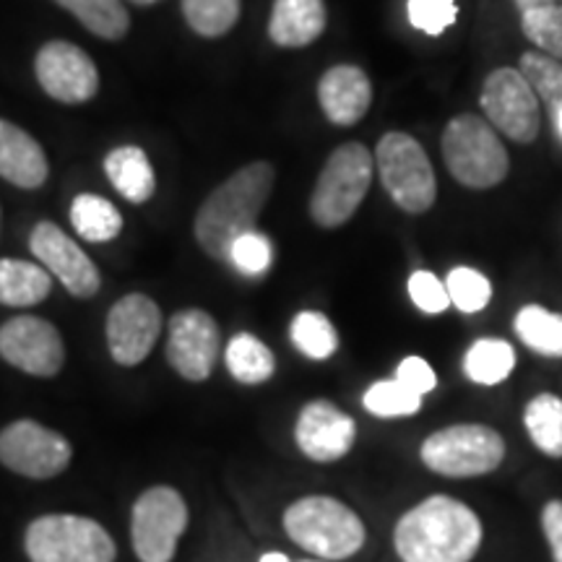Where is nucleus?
<instances>
[{"label": "nucleus", "mask_w": 562, "mask_h": 562, "mask_svg": "<svg viewBox=\"0 0 562 562\" xmlns=\"http://www.w3.org/2000/svg\"><path fill=\"white\" fill-rule=\"evenodd\" d=\"M188 526V508L178 490L151 487L133 503L131 539L140 562H172Z\"/></svg>", "instance_id": "nucleus-9"}, {"label": "nucleus", "mask_w": 562, "mask_h": 562, "mask_svg": "<svg viewBox=\"0 0 562 562\" xmlns=\"http://www.w3.org/2000/svg\"><path fill=\"white\" fill-rule=\"evenodd\" d=\"M318 102L323 115L334 125L349 128L368 115L372 104V83L362 68L334 66L321 76Z\"/></svg>", "instance_id": "nucleus-18"}, {"label": "nucleus", "mask_w": 562, "mask_h": 562, "mask_svg": "<svg viewBox=\"0 0 562 562\" xmlns=\"http://www.w3.org/2000/svg\"><path fill=\"white\" fill-rule=\"evenodd\" d=\"M307 562H318V560H307Z\"/></svg>", "instance_id": "nucleus-44"}, {"label": "nucleus", "mask_w": 562, "mask_h": 562, "mask_svg": "<svg viewBox=\"0 0 562 562\" xmlns=\"http://www.w3.org/2000/svg\"><path fill=\"white\" fill-rule=\"evenodd\" d=\"M364 409L375 417L391 419V417H409L417 414L422 406V396L406 389L402 381H378L372 383L362 398Z\"/></svg>", "instance_id": "nucleus-32"}, {"label": "nucleus", "mask_w": 562, "mask_h": 562, "mask_svg": "<svg viewBox=\"0 0 562 562\" xmlns=\"http://www.w3.org/2000/svg\"><path fill=\"white\" fill-rule=\"evenodd\" d=\"M550 3H554V0H516V5L521 9V13L531 11V9H539V5H550Z\"/></svg>", "instance_id": "nucleus-40"}, {"label": "nucleus", "mask_w": 562, "mask_h": 562, "mask_svg": "<svg viewBox=\"0 0 562 562\" xmlns=\"http://www.w3.org/2000/svg\"><path fill=\"white\" fill-rule=\"evenodd\" d=\"M0 357L26 375L53 378L66 362L60 331L37 315H16L0 328Z\"/></svg>", "instance_id": "nucleus-13"}, {"label": "nucleus", "mask_w": 562, "mask_h": 562, "mask_svg": "<svg viewBox=\"0 0 562 562\" xmlns=\"http://www.w3.org/2000/svg\"><path fill=\"white\" fill-rule=\"evenodd\" d=\"M355 419L326 398H315V402L302 406L297 427H294L300 451L318 463L344 459L355 446Z\"/></svg>", "instance_id": "nucleus-17"}, {"label": "nucleus", "mask_w": 562, "mask_h": 562, "mask_svg": "<svg viewBox=\"0 0 562 562\" xmlns=\"http://www.w3.org/2000/svg\"><path fill=\"white\" fill-rule=\"evenodd\" d=\"M521 30L539 50L554 60H562V3L539 5L521 13Z\"/></svg>", "instance_id": "nucleus-33"}, {"label": "nucleus", "mask_w": 562, "mask_h": 562, "mask_svg": "<svg viewBox=\"0 0 562 562\" xmlns=\"http://www.w3.org/2000/svg\"><path fill=\"white\" fill-rule=\"evenodd\" d=\"M47 175H50V165L40 140H34L19 125L0 121V178L34 191L45 186Z\"/></svg>", "instance_id": "nucleus-19"}, {"label": "nucleus", "mask_w": 562, "mask_h": 562, "mask_svg": "<svg viewBox=\"0 0 562 562\" xmlns=\"http://www.w3.org/2000/svg\"><path fill=\"white\" fill-rule=\"evenodd\" d=\"M554 128H558V133H560V138H562V112L558 117H554Z\"/></svg>", "instance_id": "nucleus-42"}, {"label": "nucleus", "mask_w": 562, "mask_h": 562, "mask_svg": "<svg viewBox=\"0 0 562 562\" xmlns=\"http://www.w3.org/2000/svg\"><path fill=\"white\" fill-rule=\"evenodd\" d=\"M104 175L117 193L131 203H146L157 191V175L138 146H117L104 159Z\"/></svg>", "instance_id": "nucleus-21"}, {"label": "nucleus", "mask_w": 562, "mask_h": 562, "mask_svg": "<svg viewBox=\"0 0 562 562\" xmlns=\"http://www.w3.org/2000/svg\"><path fill=\"white\" fill-rule=\"evenodd\" d=\"M34 74L45 94L63 104H83L100 91V70L79 45L53 40L40 47L34 58Z\"/></svg>", "instance_id": "nucleus-12"}, {"label": "nucleus", "mask_w": 562, "mask_h": 562, "mask_svg": "<svg viewBox=\"0 0 562 562\" xmlns=\"http://www.w3.org/2000/svg\"><path fill=\"white\" fill-rule=\"evenodd\" d=\"M30 250L74 297H94L97 290H100L102 279L94 261H91L87 252L76 245L74 237H68L58 224L40 222L32 229Z\"/></svg>", "instance_id": "nucleus-16"}, {"label": "nucleus", "mask_w": 562, "mask_h": 562, "mask_svg": "<svg viewBox=\"0 0 562 562\" xmlns=\"http://www.w3.org/2000/svg\"><path fill=\"white\" fill-rule=\"evenodd\" d=\"M53 290V277L45 266L0 258V305L32 307L40 305Z\"/></svg>", "instance_id": "nucleus-22"}, {"label": "nucleus", "mask_w": 562, "mask_h": 562, "mask_svg": "<svg viewBox=\"0 0 562 562\" xmlns=\"http://www.w3.org/2000/svg\"><path fill=\"white\" fill-rule=\"evenodd\" d=\"M290 336L294 347L311 360H328L339 349V334H336L334 323L315 311H302L294 315Z\"/></svg>", "instance_id": "nucleus-30"}, {"label": "nucleus", "mask_w": 562, "mask_h": 562, "mask_svg": "<svg viewBox=\"0 0 562 562\" xmlns=\"http://www.w3.org/2000/svg\"><path fill=\"white\" fill-rule=\"evenodd\" d=\"M131 3H136V5H151V3H159V0H131Z\"/></svg>", "instance_id": "nucleus-43"}, {"label": "nucleus", "mask_w": 562, "mask_h": 562, "mask_svg": "<svg viewBox=\"0 0 562 562\" xmlns=\"http://www.w3.org/2000/svg\"><path fill=\"white\" fill-rule=\"evenodd\" d=\"M229 261L245 273H263L271 263V243L261 232H248L237 237L229 250Z\"/></svg>", "instance_id": "nucleus-36"}, {"label": "nucleus", "mask_w": 562, "mask_h": 562, "mask_svg": "<svg viewBox=\"0 0 562 562\" xmlns=\"http://www.w3.org/2000/svg\"><path fill=\"white\" fill-rule=\"evenodd\" d=\"M446 286L451 294V305L459 307L461 313H480L492 300L490 279L469 266H459L448 273Z\"/></svg>", "instance_id": "nucleus-34"}, {"label": "nucleus", "mask_w": 562, "mask_h": 562, "mask_svg": "<svg viewBox=\"0 0 562 562\" xmlns=\"http://www.w3.org/2000/svg\"><path fill=\"white\" fill-rule=\"evenodd\" d=\"M396 381H402L406 389L419 393V396H425V393L435 391V385H438V375H435V370L422 360V357H406V360H402V364H398Z\"/></svg>", "instance_id": "nucleus-38"}, {"label": "nucleus", "mask_w": 562, "mask_h": 562, "mask_svg": "<svg viewBox=\"0 0 562 562\" xmlns=\"http://www.w3.org/2000/svg\"><path fill=\"white\" fill-rule=\"evenodd\" d=\"M521 74L537 97L550 108L552 117L562 112V66L544 53H524Z\"/></svg>", "instance_id": "nucleus-31"}, {"label": "nucleus", "mask_w": 562, "mask_h": 562, "mask_svg": "<svg viewBox=\"0 0 562 562\" xmlns=\"http://www.w3.org/2000/svg\"><path fill=\"white\" fill-rule=\"evenodd\" d=\"M224 360H227L232 378L245 385L266 383L273 375V370H277L273 351L252 334H237L227 344Z\"/></svg>", "instance_id": "nucleus-27"}, {"label": "nucleus", "mask_w": 562, "mask_h": 562, "mask_svg": "<svg viewBox=\"0 0 562 562\" xmlns=\"http://www.w3.org/2000/svg\"><path fill=\"white\" fill-rule=\"evenodd\" d=\"M375 167L385 193L406 214H425L438 199V180L430 157L409 133H385L378 140Z\"/></svg>", "instance_id": "nucleus-6"}, {"label": "nucleus", "mask_w": 562, "mask_h": 562, "mask_svg": "<svg viewBox=\"0 0 562 562\" xmlns=\"http://www.w3.org/2000/svg\"><path fill=\"white\" fill-rule=\"evenodd\" d=\"M422 461L442 476H482L495 472L505 459V440L487 425H453L422 442Z\"/></svg>", "instance_id": "nucleus-8"}, {"label": "nucleus", "mask_w": 562, "mask_h": 562, "mask_svg": "<svg viewBox=\"0 0 562 562\" xmlns=\"http://www.w3.org/2000/svg\"><path fill=\"white\" fill-rule=\"evenodd\" d=\"M516 368V349L503 339H480L463 357V372L472 383L497 385L510 378Z\"/></svg>", "instance_id": "nucleus-25"}, {"label": "nucleus", "mask_w": 562, "mask_h": 562, "mask_svg": "<svg viewBox=\"0 0 562 562\" xmlns=\"http://www.w3.org/2000/svg\"><path fill=\"white\" fill-rule=\"evenodd\" d=\"M70 442L34 419H19L0 432V463L30 480H53L70 463Z\"/></svg>", "instance_id": "nucleus-11"}, {"label": "nucleus", "mask_w": 562, "mask_h": 562, "mask_svg": "<svg viewBox=\"0 0 562 562\" xmlns=\"http://www.w3.org/2000/svg\"><path fill=\"white\" fill-rule=\"evenodd\" d=\"M409 297L422 313L440 315L451 305V294L448 286L430 271H414L409 279Z\"/></svg>", "instance_id": "nucleus-37"}, {"label": "nucleus", "mask_w": 562, "mask_h": 562, "mask_svg": "<svg viewBox=\"0 0 562 562\" xmlns=\"http://www.w3.org/2000/svg\"><path fill=\"white\" fill-rule=\"evenodd\" d=\"M542 529L554 562H562V501H550L544 505Z\"/></svg>", "instance_id": "nucleus-39"}, {"label": "nucleus", "mask_w": 562, "mask_h": 562, "mask_svg": "<svg viewBox=\"0 0 562 562\" xmlns=\"http://www.w3.org/2000/svg\"><path fill=\"white\" fill-rule=\"evenodd\" d=\"M277 170L271 161H250L211 191L193 222V235L201 250L214 261H229L237 237L256 229L258 216L271 199Z\"/></svg>", "instance_id": "nucleus-1"}, {"label": "nucleus", "mask_w": 562, "mask_h": 562, "mask_svg": "<svg viewBox=\"0 0 562 562\" xmlns=\"http://www.w3.org/2000/svg\"><path fill=\"white\" fill-rule=\"evenodd\" d=\"M70 224L87 243H110L123 232L121 211L94 193L76 195L70 203Z\"/></svg>", "instance_id": "nucleus-23"}, {"label": "nucleus", "mask_w": 562, "mask_h": 562, "mask_svg": "<svg viewBox=\"0 0 562 562\" xmlns=\"http://www.w3.org/2000/svg\"><path fill=\"white\" fill-rule=\"evenodd\" d=\"M161 331L159 305L146 294H125L108 315V347L112 360L125 368L140 364L151 355Z\"/></svg>", "instance_id": "nucleus-15"}, {"label": "nucleus", "mask_w": 562, "mask_h": 562, "mask_svg": "<svg viewBox=\"0 0 562 562\" xmlns=\"http://www.w3.org/2000/svg\"><path fill=\"white\" fill-rule=\"evenodd\" d=\"M482 110L503 136L516 144H531L539 136V97L518 68L492 70L482 87Z\"/></svg>", "instance_id": "nucleus-10"}, {"label": "nucleus", "mask_w": 562, "mask_h": 562, "mask_svg": "<svg viewBox=\"0 0 562 562\" xmlns=\"http://www.w3.org/2000/svg\"><path fill=\"white\" fill-rule=\"evenodd\" d=\"M220 326L206 311L191 307V311H180L170 318L167 362L186 381H209L220 362Z\"/></svg>", "instance_id": "nucleus-14"}, {"label": "nucleus", "mask_w": 562, "mask_h": 562, "mask_svg": "<svg viewBox=\"0 0 562 562\" xmlns=\"http://www.w3.org/2000/svg\"><path fill=\"white\" fill-rule=\"evenodd\" d=\"M393 544L404 562H472L482 547V521L467 503L432 495L402 516Z\"/></svg>", "instance_id": "nucleus-2"}, {"label": "nucleus", "mask_w": 562, "mask_h": 562, "mask_svg": "<svg viewBox=\"0 0 562 562\" xmlns=\"http://www.w3.org/2000/svg\"><path fill=\"white\" fill-rule=\"evenodd\" d=\"M261 562H292V560L281 552H269V554H263Z\"/></svg>", "instance_id": "nucleus-41"}, {"label": "nucleus", "mask_w": 562, "mask_h": 562, "mask_svg": "<svg viewBox=\"0 0 562 562\" xmlns=\"http://www.w3.org/2000/svg\"><path fill=\"white\" fill-rule=\"evenodd\" d=\"M188 26L201 37H224L240 19V0H180Z\"/></svg>", "instance_id": "nucleus-29"}, {"label": "nucleus", "mask_w": 562, "mask_h": 562, "mask_svg": "<svg viewBox=\"0 0 562 562\" xmlns=\"http://www.w3.org/2000/svg\"><path fill=\"white\" fill-rule=\"evenodd\" d=\"M442 159L448 172L472 191H487L508 178L510 159L490 121L459 115L442 131Z\"/></svg>", "instance_id": "nucleus-5"}, {"label": "nucleus", "mask_w": 562, "mask_h": 562, "mask_svg": "<svg viewBox=\"0 0 562 562\" xmlns=\"http://www.w3.org/2000/svg\"><path fill=\"white\" fill-rule=\"evenodd\" d=\"M524 425L533 446L550 456L562 459V398L554 393H539L524 409Z\"/></svg>", "instance_id": "nucleus-24"}, {"label": "nucleus", "mask_w": 562, "mask_h": 562, "mask_svg": "<svg viewBox=\"0 0 562 562\" xmlns=\"http://www.w3.org/2000/svg\"><path fill=\"white\" fill-rule=\"evenodd\" d=\"M516 334L542 357H562V313L542 305H526L516 315Z\"/></svg>", "instance_id": "nucleus-28"}, {"label": "nucleus", "mask_w": 562, "mask_h": 562, "mask_svg": "<svg viewBox=\"0 0 562 562\" xmlns=\"http://www.w3.org/2000/svg\"><path fill=\"white\" fill-rule=\"evenodd\" d=\"M284 529L294 544L323 560H347L364 544L360 516L326 495L294 501L284 513Z\"/></svg>", "instance_id": "nucleus-3"}, {"label": "nucleus", "mask_w": 562, "mask_h": 562, "mask_svg": "<svg viewBox=\"0 0 562 562\" xmlns=\"http://www.w3.org/2000/svg\"><path fill=\"white\" fill-rule=\"evenodd\" d=\"M372 170H375V161L360 140H347L339 149H334L315 180L311 195L313 222L323 229L347 224L370 191Z\"/></svg>", "instance_id": "nucleus-4"}, {"label": "nucleus", "mask_w": 562, "mask_h": 562, "mask_svg": "<svg viewBox=\"0 0 562 562\" xmlns=\"http://www.w3.org/2000/svg\"><path fill=\"white\" fill-rule=\"evenodd\" d=\"M24 547L32 562H115V542L104 526L68 513L34 518Z\"/></svg>", "instance_id": "nucleus-7"}, {"label": "nucleus", "mask_w": 562, "mask_h": 562, "mask_svg": "<svg viewBox=\"0 0 562 562\" xmlns=\"http://www.w3.org/2000/svg\"><path fill=\"white\" fill-rule=\"evenodd\" d=\"M326 3L323 0H273L269 37L279 47H307L326 32Z\"/></svg>", "instance_id": "nucleus-20"}, {"label": "nucleus", "mask_w": 562, "mask_h": 562, "mask_svg": "<svg viewBox=\"0 0 562 562\" xmlns=\"http://www.w3.org/2000/svg\"><path fill=\"white\" fill-rule=\"evenodd\" d=\"M406 13H409V24L414 30L438 37L448 26L456 24L459 5H456V0H409Z\"/></svg>", "instance_id": "nucleus-35"}, {"label": "nucleus", "mask_w": 562, "mask_h": 562, "mask_svg": "<svg viewBox=\"0 0 562 562\" xmlns=\"http://www.w3.org/2000/svg\"><path fill=\"white\" fill-rule=\"evenodd\" d=\"M55 3L74 13L91 34L102 40H123L131 30V16L123 0H55Z\"/></svg>", "instance_id": "nucleus-26"}]
</instances>
